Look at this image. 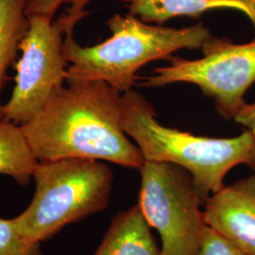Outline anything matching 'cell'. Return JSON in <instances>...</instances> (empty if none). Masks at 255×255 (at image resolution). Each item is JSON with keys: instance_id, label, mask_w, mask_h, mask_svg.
<instances>
[{"instance_id": "obj_4", "label": "cell", "mask_w": 255, "mask_h": 255, "mask_svg": "<svg viewBox=\"0 0 255 255\" xmlns=\"http://www.w3.org/2000/svg\"><path fill=\"white\" fill-rule=\"evenodd\" d=\"M35 190L26 209L13 218L20 231L36 243L109 205L114 175L109 165L91 159L38 162Z\"/></svg>"}, {"instance_id": "obj_5", "label": "cell", "mask_w": 255, "mask_h": 255, "mask_svg": "<svg viewBox=\"0 0 255 255\" xmlns=\"http://www.w3.org/2000/svg\"><path fill=\"white\" fill-rule=\"evenodd\" d=\"M138 205L162 240L161 255H198L205 228L194 179L177 164L145 161Z\"/></svg>"}, {"instance_id": "obj_3", "label": "cell", "mask_w": 255, "mask_h": 255, "mask_svg": "<svg viewBox=\"0 0 255 255\" xmlns=\"http://www.w3.org/2000/svg\"><path fill=\"white\" fill-rule=\"evenodd\" d=\"M112 35L101 44L82 46L73 33L65 34L67 83L103 82L119 93L131 90L135 73L155 60L180 49H201L211 36L202 24L183 28L148 25L135 15L115 14L107 22Z\"/></svg>"}, {"instance_id": "obj_17", "label": "cell", "mask_w": 255, "mask_h": 255, "mask_svg": "<svg viewBox=\"0 0 255 255\" xmlns=\"http://www.w3.org/2000/svg\"><path fill=\"white\" fill-rule=\"evenodd\" d=\"M235 121L246 128L253 134L255 140V102L245 104L234 118Z\"/></svg>"}, {"instance_id": "obj_11", "label": "cell", "mask_w": 255, "mask_h": 255, "mask_svg": "<svg viewBox=\"0 0 255 255\" xmlns=\"http://www.w3.org/2000/svg\"><path fill=\"white\" fill-rule=\"evenodd\" d=\"M37 164L21 126L0 119V175L26 186L32 180Z\"/></svg>"}, {"instance_id": "obj_1", "label": "cell", "mask_w": 255, "mask_h": 255, "mask_svg": "<svg viewBox=\"0 0 255 255\" xmlns=\"http://www.w3.org/2000/svg\"><path fill=\"white\" fill-rule=\"evenodd\" d=\"M121 93L103 82L67 83L20 125L38 162L91 159L140 169L145 159L122 128Z\"/></svg>"}, {"instance_id": "obj_15", "label": "cell", "mask_w": 255, "mask_h": 255, "mask_svg": "<svg viewBox=\"0 0 255 255\" xmlns=\"http://www.w3.org/2000/svg\"><path fill=\"white\" fill-rule=\"evenodd\" d=\"M92 0H68L70 4L69 8L58 20L64 27V33L70 34L73 33L74 28L79 23L81 19L83 18L87 12L85 10L86 6Z\"/></svg>"}, {"instance_id": "obj_13", "label": "cell", "mask_w": 255, "mask_h": 255, "mask_svg": "<svg viewBox=\"0 0 255 255\" xmlns=\"http://www.w3.org/2000/svg\"><path fill=\"white\" fill-rule=\"evenodd\" d=\"M41 244L29 240L14 219L0 218V255H46Z\"/></svg>"}, {"instance_id": "obj_6", "label": "cell", "mask_w": 255, "mask_h": 255, "mask_svg": "<svg viewBox=\"0 0 255 255\" xmlns=\"http://www.w3.org/2000/svg\"><path fill=\"white\" fill-rule=\"evenodd\" d=\"M203 57L185 60L169 56L170 64L154 69V75L144 78L141 85L163 87L176 82L198 85L225 119H234L246 104L244 95L255 82V39L237 45L228 39L212 35L201 48Z\"/></svg>"}, {"instance_id": "obj_16", "label": "cell", "mask_w": 255, "mask_h": 255, "mask_svg": "<svg viewBox=\"0 0 255 255\" xmlns=\"http://www.w3.org/2000/svg\"><path fill=\"white\" fill-rule=\"evenodd\" d=\"M68 0H27V16H40L53 20L59 8Z\"/></svg>"}, {"instance_id": "obj_8", "label": "cell", "mask_w": 255, "mask_h": 255, "mask_svg": "<svg viewBox=\"0 0 255 255\" xmlns=\"http://www.w3.org/2000/svg\"><path fill=\"white\" fill-rule=\"evenodd\" d=\"M207 226L248 255H255V175L210 196L204 203Z\"/></svg>"}, {"instance_id": "obj_14", "label": "cell", "mask_w": 255, "mask_h": 255, "mask_svg": "<svg viewBox=\"0 0 255 255\" xmlns=\"http://www.w3.org/2000/svg\"><path fill=\"white\" fill-rule=\"evenodd\" d=\"M198 255H248L218 232L205 226L203 229Z\"/></svg>"}, {"instance_id": "obj_10", "label": "cell", "mask_w": 255, "mask_h": 255, "mask_svg": "<svg viewBox=\"0 0 255 255\" xmlns=\"http://www.w3.org/2000/svg\"><path fill=\"white\" fill-rule=\"evenodd\" d=\"M129 13L146 23L163 24L177 16L200 17L215 9H235L244 12L255 28V0H121Z\"/></svg>"}, {"instance_id": "obj_7", "label": "cell", "mask_w": 255, "mask_h": 255, "mask_svg": "<svg viewBox=\"0 0 255 255\" xmlns=\"http://www.w3.org/2000/svg\"><path fill=\"white\" fill-rule=\"evenodd\" d=\"M64 28L57 20L28 16L19 50L14 87L1 106L0 119L18 125L35 119L55 92L64 86L68 62L64 55Z\"/></svg>"}, {"instance_id": "obj_9", "label": "cell", "mask_w": 255, "mask_h": 255, "mask_svg": "<svg viewBox=\"0 0 255 255\" xmlns=\"http://www.w3.org/2000/svg\"><path fill=\"white\" fill-rule=\"evenodd\" d=\"M93 255H161L138 203L113 218Z\"/></svg>"}, {"instance_id": "obj_2", "label": "cell", "mask_w": 255, "mask_h": 255, "mask_svg": "<svg viewBox=\"0 0 255 255\" xmlns=\"http://www.w3.org/2000/svg\"><path fill=\"white\" fill-rule=\"evenodd\" d=\"M122 128L145 161L177 164L191 174L202 205L211 194L225 187L224 178L238 164L255 171V140L246 129L239 136H197L157 121L153 106L132 90L121 95Z\"/></svg>"}, {"instance_id": "obj_12", "label": "cell", "mask_w": 255, "mask_h": 255, "mask_svg": "<svg viewBox=\"0 0 255 255\" xmlns=\"http://www.w3.org/2000/svg\"><path fill=\"white\" fill-rule=\"evenodd\" d=\"M27 0H0V109L1 94L7 72L13 64L20 44L27 33L28 16Z\"/></svg>"}]
</instances>
